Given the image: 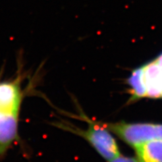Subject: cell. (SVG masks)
<instances>
[{
	"mask_svg": "<svg viewBox=\"0 0 162 162\" xmlns=\"http://www.w3.org/2000/svg\"><path fill=\"white\" fill-rule=\"evenodd\" d=\"M110 162H139L137 158L128 157L125 156H118V157L115 158Z\"/></svg>",
	"mask_w": 162,
	"mask_h": 162,
	"instance_id": "cell-4",
	"label": "cell"
},
{
	"mask_svg": "<svg viewBox=\"0 0 162 162\" xmlns=\"http://www.w3.org/2000/svg\"><path fill=\"white\" fill-rule=\"evenodd\" d=\"M88 126L86 131L68 128L74 133L80 135L91 144L100 155L108 161L120 155V149L110 131L102 124L87 119Z\"/></svg>",
	"mask_w": 162,
	"mask_h": 162,
	"instance_id": "cell-2",
	"label": "cell"
},
{
	"mask_svg": "<svg viewBox=\"0 0 162 162\" xmlns=\"http://www.w3.org/2000/svg\"><path fill=\"white\" fill-rule=\"evenodd\" d=\"M133 148L139 162H162L161 140L148 141Z\"/></svg>",
	"mask_w": 162,
	"mask_h": 162,
	"instance_id": "cell-3",
	"label": "cell"
},
{
	"mask_svg": "<svg viewBox=\"0 0 162 162\" xmlns=\"http://www.w3.org/2000/svg\"><path fill=\"white\" fill-rule=\"evenodd\" d=\"M103 125L133 147L148 141H162V124L121 122Z\"/></svg>",
	"mask_w": 162,
	"mask_h": 162,
	"instance_id": "cell-1",
	"label": "cell"
}]
</instances>
